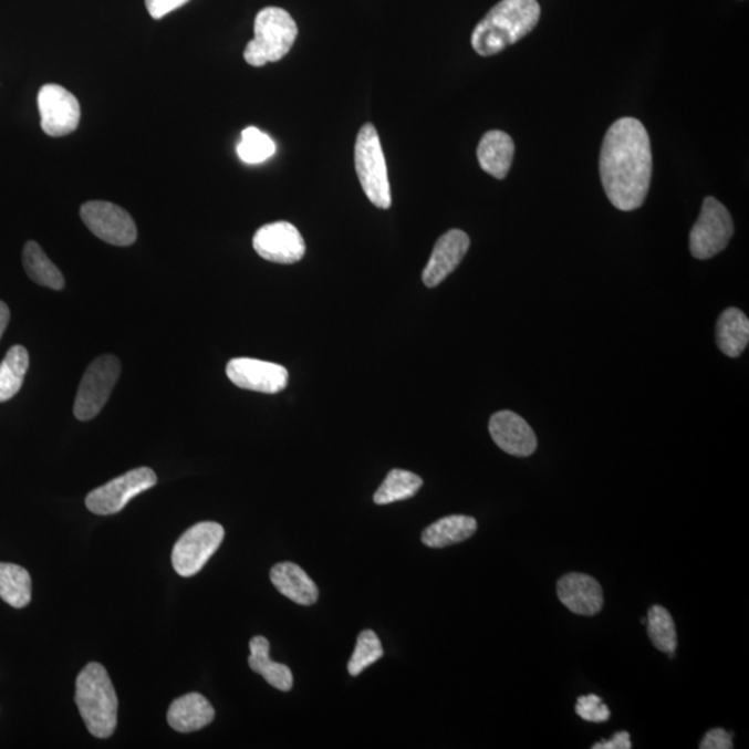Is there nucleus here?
I'll return each instance as SVG.
<instances>
[{
    "mask_svg": "<svg viewBox=\"0 0 749 749\" xmlns=\"http://www.w3.org/2000/svg\"><path fill=\"white\" fill-rule=\"evenodd\" d=\"M489 430L497 446L513 457H529L538 448V437L518 414L499 412L490 418Z\"/></svg>",
    "mask_w": 749,
    "mask_h": 749,
    "instance_id": "15",
    "label": "nucleus"
},
{
    "mask_svg": "<svg viewBox=\"0 0 749 749\" xmlns=\"http://www.w3.org/2000/svg\"><path fill=\"white\" fill-rule=\"evenodd\" d=\"M642 625H647V617H642Z\"/></svg>",
    "mask_w": 749,
    "mask_h": 749,
    "instance_id": "35",
    "label": "nucleus"
},
{
    "mask_svg": "<svg viewBox=\"0 0 749 749\" xmlns=\"http://www.w3.org/2000/svg\"><path fill=\"white\" fill-rule=\"evenodd\" d=\"M558 599L576 615H597L604 605L603 587L594 578L583 573H570L556 584Z\"/></svg>",
    "mask_w": 749,
    "mask_h": 749,
    "instance_id": "16",
    "label": "nucleus"
},
{
    "mask_svg": "<svg viewBox=\"0 0 749 749\" xmlns=\"http://www.w3.org/2000/svg\"><path fill=\"white\" fill-rule=\"evenodd\" d=\"M188 2L189 0H146V9L153 19L160 20Z\"/></svg>",
    "mask_w": 749,
    "mask_h": 749,
    "instance_id": "31",
    "label": "nucleus"
},
{
    "mask_svg": "<svg viewBox=\"0 0 749 749\" xmlns=\"http://www.w3.org/2000/svg\"><path fill=\"white\" fill-rule=\"evenodd\" d=\"M600 174L606 198L617 210L639 209L653 177V152L647 129L636 118L612 124L600 156Z\"/></svg>",
    "mask_w": 749,
    "mask_h": 749,
    "instance_id": "1",
    "label": "nucleus"
},
{
    "mask_svg": "<svg viewBox=\"0 0 749 749\" xmlns=\"http://www.w3.org/2000/svg\"><path fill=\"white\" fill-rule=\"evenodd\" d=\"M735 233L729 210L715 198L704 200L701 215L690 233V250L698 260L712 259L729 245Z\"/></svg>",
    "mask_w": 749,
    "mask_h": 749,
    "instance_id": "8",
    "label": "nucleus"
},
{
    "mask_svg": "<svg viewBox=\"0 0 749 749\" xmlns=\"http://www.w3.org/2000/svg\"><path fill=\"white\" fill-rule=\"evenodd\" d=\"M424 480L404 469H393L374 496L375 504L386 506L392 502L412 499L423 488Z\"/></svg>",
    "mask_w": 749,
    "mask_h": 749,
    "instance_id": "26",
    "label": "nucleus"
},
{
    "mask_svg": "<svg viewBox=\"0 0 749 749\" xmlns=\"http://www.w3.org/2000/svg\"><path fill=\"white\" fill-rule=\"evenodd\" d=\"M250 669L261 675L268 685L281 691H291L293 674L289 666L273 663L270 658V642L266 637L256 636L250 642Z\"/></svg>",
    "mask_w": 749,
    "mask_h": 749,
    "instance_id": "22",
    "label": "nucleus"
},
{
    "mask_svg": "<svg viewBox=\"0 0 749 749\" xmlns=\"http://www.w3.org/2000/svg\"><path fill=\"white\" fill-rule=\"evenodd\" d=\"M10 310L7 303L0 302V339H2L4 331L9 325Z\"/></svg>",
    "mask_w": 749,
    "mask_h": 749,
    "instance_id": "34",
    "label": "nucleus"
},
{
    "mask_svg": "<svg viewBox=\"0 0 749 749\" xmlns=\"http://www.w3.org/2000/svg\"><path fill=\"white\" fill-rule=\"evenodd\" d=\"M576 714L583 720L593 721V724H603L611 718V710L603 703V698L594 696V694L578 698Z\"/></svg>",
    "mask_w": 749,
    "mask_h": 749,
    "instance_id": "30",
    "label": "nucleus"
},
{
    "mask_svg": "<svg viewBox=\"0 0 749 749\" xmlns=\"http://www.w3.org/2000/svg\"><path fill=\"white\" fill-rule=\"evenodd\" d=\"M593 749H631L632 741L627 731L616 732L608 741H601L592 747Z\"/></svg>",
    "mask_w": 749,
    "mask_h": 749,
    "instance_id": "33",
    "label": "nucleus"
},
{
    "mask_svg": "<svg viewBox=\"0 0 749 749\" xmlns=\"http://www.w3.org/2000/svg\"><path fill=\"white\" fill-rule=\"evenodd\" d=\"M477 519L467 516H450L439 519L423 533V543L430 549L462 543L477 533Z\"/></svg>",
    "mask_w": 749,
    "mask_h": 749,
    "instance_id": "21",
    "label": "nucleus"
},
{
    "mask_svg": "<svg viewBox=\"0 0 749 749\" xmlns=\"http://www.w3.org/2000/svg\"><path fill=\"white\" fill-rule=\"evenodd\" d=\"M75 704L92 736L108 738L116 730L118 698L101 664H87L76 677Z\"/></svg>",
    "mask_w": 749,
    "mask_h": 749,
    "instance_id": "3",
    "label": "nucleus"
},
{
    "mask_svg": "<svg viewBox=\"0 0 749 749\" xmlns=\"http://www.w3.org/2000/svg\"><path fill=\"white\" fill-rule=\"evenodd\" d=\"M299 29L292 15L281 8H266L257 14L254 38L245 49L246 63L262 67L277 63L291 52L297 42Z\"/></svg>",
    "mask_w": 749,
    "mask_h": 749,
    "instance_id": "4",
    "label": "nucleus"
},
{
    "mask_svg": "<svg viewBox=\"0 0 749 749\" xmlns=\"http://www.w3.org/2000/svg\"><path fill=\"white\" fill-rule=\"evenodd\" d=\"M238 156L246 164H260L275 155L277 145L266 133L259 128L248 127L243 129L242 139L238 145Z\"/></svg>",
    "mask_w": 749,
    "mask_h": 749,
    "instance_id": "28",
    "label": "nucleus"
},
{
    "mask_svg": "<svg viewBox=\"0 0 749 749\" xmlns=\"http://www.w3.org/2000/svg\"><path fill=\"white\" fill-rule=\"evenodd\" d=\"M157 475L150 468H136L112 482L101 486L86 497V508L96 516H113L144 491L155 488Z\"/></svg>",
    "mask_w": 749,
    "mask_h": 749,
    "instance_id": "9",
    "label": "nucleus"
},
{
    "mask_svg": "<svg viewBox=\"0 0 749 749\" xmlns=\"http://www.w3.org/2000/svg\"><path fill=\"white\" fill-rule=\"evenodd\" d=\"M81 218L95 237L108 245L131 246L138 238L133 217L108 201H87L81 207Z\"/></svg>",
    "mask_w": 749,
    "mask_h": 749,
    "instance_id": "10",
    "label": "nucleus"
},
{
    "mask_svg": "<svg viewBox=\"0 0 749 749\" xmlns=\"http://www.w3.org/2000/svg\"><path fill=\"white\" fill-rule=\"evenodd\" d=\"M226 535L217 522H200L180 535L173 550V566L179 576H195L216 554Z\"/></svg>",
    "mask_w": 749,
    "mask_h": 749,
    "instance_id": "7",
    "label": "nucleus"
},
{
    "mask_svg": "<svg viewBox=\"0 0 749 749\" xmlns=\"http://www.w3.org/2000/svg\"><path fill=\"white\" fill-rule=\"evenodd\" d=\"M30 355L23 346H13L0 364V403L12 400L24 384Z\"/></svg>",
    "mask_w": 749,
    "mask_h": 749,
    "instance_id": "24",
    "label": "nucleus"
},
{
    "mask_svg": "<svg viewBox=\"0 0 749 749\" xmlns=\"http://www.w3.org/2000/svg\"><path fill=\"white\" fill-rule=\"evenodd\" d=\"M701 749H731L732 736L724 729H712L705 735L699 743Z\"/></svg>",
    "mask_w": 749,
    "mask_h": 749,
    "instance_id": "32",
    "label": "nucleus"
},
{
    "mask_svg": "<svg viewBox=\"0 0 749 749\" xmlns=\"http://www.w3.org/2000/svg\"><path fill=\"white\" fill-rule=\"evenodd\" d=\"M471 239L461 229H451L437 240L428 264L423 272V281L428 288L440 285L459 262L467 256Z\"/></svg>",
    "mask_w": 749,
    "mask_h": 749,
    "instance_id": "14",
    "label": "nucleus"
},
{
    "mask_svg": "<svg viewBox=\"0 0 749 749\" xmlns=\"http://www.w3.org/2000/svg\"><path fill=\"white\" fill-rule=\"evenodd\" d=\"M23 266L27 275L38 285L51 288L53 291H62L64 288L63 273L48 259L45 251L34 240L24 246Z\"/></svg>",
    "mask_w": 749,
    "mask_h": 749,
    "instance_id": "23",
    "label": "nucleus"
},
{
    "mask_svg": "<svg viewBox=\"0 0 749 749\" xmlns=\"http://www.w3.org/2000/svg\"><path fill=\"white\" fill-rule=\"evenodd\" d=\"M716 342L727 357H740L749 343L748 316L736 308L724 311L716 325Z\"/></svg>",
    "mask_w": 749,
    "mask_h": 749,
    "instance_id": "20",
    "label": "nucleus"
},
{
    "mask_svg": "<svg viewBox=\"0 0 749 749\" xmlns=\"http://www.w3.org/2000/svg\"><path fill=\"white\" fill-rule=\"evenodd\" d=\"M119 372L122 364L112 354L102 355L87 366L75 397L76 419L91 420L100 415L117 384Z\"/></svg>",
    "mask_w": 749,
    "mask_h": 749,
    "instance_id": "6",
    "label": "nucleus"
},
{
    "mask_svg": "<svg viewBox=\"0 0 749 749\" xmlns=\"http://www.w3.org/2000/svg\"><path fill=\"white\" fill-rule=\"evenodd\" d=\"M355 171L366 198L378 209H391L392 193L378 131L372 124L360 129L354 149Z\"/></svg>",
    "mask_w": 749,
    "mask_h": 749,
    "instance_id": "5",
    "label": "nucleus"
},
{
    "mask_svg": "<svg viewBox=\"0 0 749 749\" xmlns=\"http://www.w3.org/2000/svg\"><path fill=\"white\" fill-rule=\"evenodd\" d=\"M216 710L209 699L199 693H189L175 699L168 709V725L179 732L204 729L215 720Z\"/></svg>",
    "mask_w": 749,
    "mask_h": 749,
    "instance_id": "17",
    "label": "nucleus"
},
{
    "mask_svg": "<svg viewBox=\"0 0 749 749\" xmlns=\"http://www.w3.org/2000/svg\"><path fill=\"white\" fill-rule=\"evenodd\" d=\"M538 0H501L475 27L472 48L480 56L501 53L535 29L540 20Z\"/></svg>",
    "mask_w": 749,
    "mask_h": 749,
    "instance_id": "2",
    "label": "nucleus"
},
{
    "mask_svg": "<svg viewBox=\"0 0 749 749\" xmlns=\"http://www.w3.org/2000/svg\"><path fill=\"white\" fill-rule=\"evenodd\" d=\"M516 145L510 135L502 131H489L480 139L478 160L485 173L497 179H504L510 173Z\"/></svg>",
    "mask_w": 749,
    "mask_h": 749,
    "instance_id": "19",
    "label": "nucleus"
},
{
    "mask_svg": "<svg viewBox=\"0 0 749 749\" xmlns=\"http://www.w3.org/2000/svg\"><path fill=\"white\" fill-rule=\"evenodd\" d=\"M271 582L279 593L299 605H313L319 601L320 590L313 579L292 562H282L273 566Z\"/></svg>",
    "mask_w": 749,
    "mask_h": 749,
    "instance_id": "18",
    "label": "nucleus"
},
{
    "mask_svg": "<svg viewBox=\"0 0 749 749\" xmlns=\"http://www.w3.org/2000/svg\"><path fill=\"white\" fill-rule=\"evenodd\" d=\"M31 576L23 566L0 564V599L13 608H24L31 601Z\"/></svg>",
    "mask_w": 749,
    "mask_h": 749,
    "instance_id": "25",
    "label": "nucleus"
},
{
    "mask_svg": "<svg viewBox=\"0 0 749 749\" xmlns=\"http://www.w3.org/2000/svg\"><path fill=\"white\" fill-rule=\"evenodd\" d=\"M43 133L60 138L74 133L81 118L80 102L73 93L56 84L43 85L38 93Z\"/></svg>",
    "mask_w": 749,
    "mask_h": 749,
    "instance_id": "11",
    "label": "nucleus"
},
{
    "mask_svg": "<svg viewBox=\"0 0 749 749\" xmlns=\"http://www.w3.org/2000/svg\"><path fill=\"white\" fill-rule=\"evenodd\" d=\"M256 253L277 264H294L303 259L305 243L302 233L291 222L267 223L253 238Z\"/></svg>",
    "mask_w": 749,
    "mask_h": 749,
    "instance_id": "12",
    "label": "nucleus"
},
{
    "mask_svg": "<svg viewBox=\"0 0 749 749\" xmlns=\"http://www.w3.org/2000/svg\"><path fill=\"white\" fill-rule=\"evenodd\" d=\"M382 657H384V647H382L379 637L372 631L361 632L357 645H355L352 658H350L349 674L358 676Z\"/></svg>",
    "mask_w": 749,
    "mask_h": 749,
    "instance_id": "29",
    "label": "nucleus"
},
{
    "mask_svg": "<svg viewBox=\"0 0 749 749\" xmlns=\"http://www.w3.org/2000/svg\"><path fill=\"white\" fill-rule=\"evenodd\" d=\"M227 375L240 389L275 395L288 386L285 366L254 358H233L227 365Z\"/></svg>",
    "mask_w": 749,
    "mask_h": 749,
    "instance_id": "13",
    "label": "nucleus"
},
{
    "mask_svg": "<svg viewBox=\"0 0 749 749\" xmlns=\"http://www.w3.org/2000/svg\"><path fill=\"white\" fill-rule=\"evenodd\" d=\"M647 631L654 647L674 657L677 648V633L669 611L660 605L651 606L647 614Z\"/></svg>",
    "mask_w": 749,
    "mask_h": 749,
    "instance_id": "27",
    "label": "nucleus"
}]
</instances>
